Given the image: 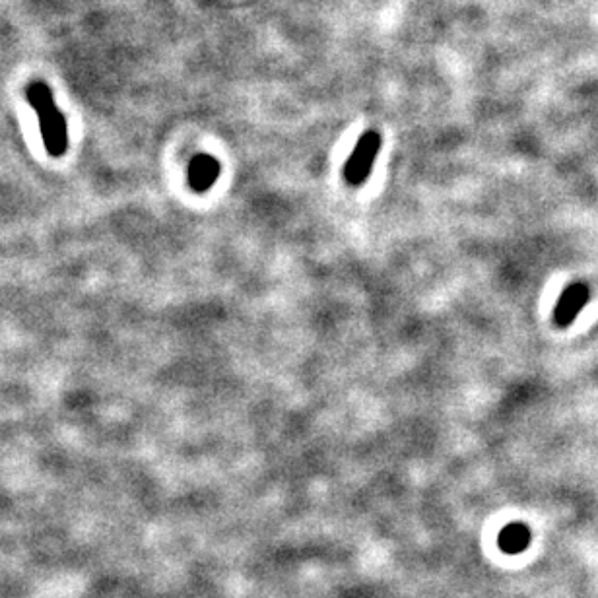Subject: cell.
Returning <instances> with one entry per match:
<instances>
[{
  "instance_id": "obj_4",
  "label": "cell",
  "mask_w": 598,
  "mask_h": 598,
  "mask_svg": "<svg viewBox=\"0 0 598 598\" xmlns=\"http://www.w3.org/2000/svg\"><path fill=\"white\" fill-rule=\"evenodd\" d=\"M189 185L197 191V193H204L208 191L220 177V164L216 158L206 156V154H199L191 160L189 164Z\"/></svg>"
},
{
  "instance_id": "obj_2",
  "label": "cell",
  "mask_w": 598,
  "mask_h": 598,
  "mask_svg": "<svg viewBox=\"0 0 598 598\" xmlns=\"http://www.w3.org/2000/svg\"><path fill=\"white\" fill-rule=\"evenodd\" d=\"M379 152H381V134L375 133V131L364 134L358 140L354 152L350 154V158L344 166V179L354 187L364 185Z\"/></svg>"
},
{
  "instance_id": "obj_3",
  "label": "cell",
  "mask_w": 598,
  "mask_h": 598,
  "mask_svg": "<svg viewBox=\"0 0 598 598\" xmlns=\"http://www.w3.org/2000/svg\"><path fill=\"white\" fill-rule=\"evenodd\" d=\"M587 301H589V288L581 282L571 284L562 294V298H560L556 309H554L556 325L558 327H569L577 319V315L583 311Z\"/></svg>"
},
{
  "instance_id": "obj_5",
  "label": "cell",
  "mask_w": 598,
  "mask_h": 598,
  "mask_svg": "<svg viewBox=\"0 0 598 598\" xmlns=\"http://www.w3.org/2000/svg\"><path fill=\"white\" fill-rule=\"evenodd\" d=\"M498 544L505 554H521L531 544V529L523 523H511L499 532Z\"/></svg>"
},
{
  "instance_id": "obj_1",
  "label": "cell",
  "mask_w": 598,
  "mask_h": 598,
  "mask_svg": "<svg viewBox=\"0 0 598 598\" xmlns=\"http://www.w3.org/2000/svg\"><path fill=\"white\" fill-rule=\"evenodd\" d=\"M37 119L45 150L51 158H61L68 150V127L65 115L53 100V92L45 82H32L26 92Z\"/></svg>"
}]
</instances>
